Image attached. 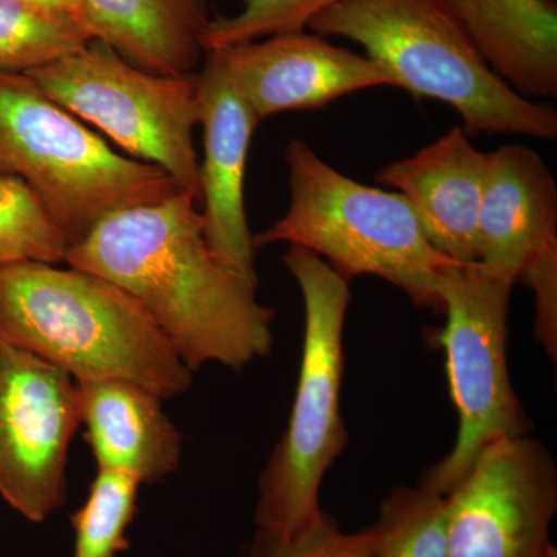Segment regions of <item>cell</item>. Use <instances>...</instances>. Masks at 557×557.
<instances>
[{"label":"cell","mask_w":557,"mask_h":557,"mask_svg":"<svg viewBox=\"0 0 557 557\" xmlns=\"http://www.w3.org/2000/svg\"><path fill=\"white\" fill-rule=\"evenodd\" d=\"M196 201L178 193L110 214L70 247L65 263L137 300L193 372L240 370L270 355L274 310L209 247Z\"/></svg>","instance_id":"1"},{"label":"cell","mask_w":557,"mask_h":557,"mask_svg":"<svg viewBox=\"0 0 557 557\" xmlns=\"http://www.w3.org/2000/svg\"><path fill=\"white\" fill-rule=\"evenodd\" d=\"M0 344L27 351L75 381L126 380L163 401L193 384V370L137 300L72 267H0Z\"/></svg>","instance_id":"2"},{"label":"cell","mask_w":557,"mask_h":557,"mask_svg":"<svg viewBox=\"0 0 557 557\" xmlns=\"http://www.w3.org/2000/svg\"><path fill=\"white\" fill-rule=\"evenodd\" d=\"M282 260L302 293V361L287 431L259 479L249 557L276 556L321 518L322 480L347 445L341 387L350 281L296 245Z\"/></svg>","instance_id":"3"},{"label":"cell","mask_w":557,"mask_h":557,"mask_svg":"<svg viewBox=\"0 0 557 557\" xmlns=\"http://www.w3.org/2000/svg\"><path fill=\"white\" fill-rule=\"evenodd\" d=\"M309 30L359 44L412 97L456 110L469 137L557 138L556 109L523 97L496 75L445 0H339Z\"/></svg>","instance_id":"4"},{"label":"cell","mask_w":557,"mask_h":557,"mask_svg":"<svg viewBox=\"0 0 557 557\" xmlns=\"http://www.w3.org/2000/svg\"><path fill=\"white\" fill-rule=\"evenodd\" d=\"M285 163L287 212L252 236L256 249L277 242L310 249L348 281L384 278L417 307L443 313L442 278L454 260L429 242L401 194L347 177L300 138L288 143Z\"/></svg>","instance_id":"5"},{"label":"cell","mask_w":557,"mask_h":557,"mask_svg":"<svg viewBox=\"0 0 557 557\" xmlns=\"http://www.w3.org/2000/svg\"><path fill=\"white\" fill-rule=\"evenodd\" d=\"M0 175L35 193L70 247L110 214L183 193L156 164L116 153L27 73L0 72Z\"/></svg>","instance_id":"6"},{"label":"cell","mask_w":557,"mask_h":557,"mask_svg":"<svg viewBox=\"0 0 557 557\" xmlns=\"http://www.w3.org/2000/svg\"><path fill=\"white\" fill-rule=\"evenodd\" d=\"M515 285V278L480 262H453L443 274L446 325L437 339L446 354L458 434L453 450L420 483L442 496H448L490 443L530 435L533 429L509 379L508 313Z\"/></svg>","instance_id":"7"},{"label":"cell","mask_w":557,"mask_h":557,"mask_svg":"<svg viewBox=\"0 0 557 557\" xmlns=\"http://www.w3.org/2000/svg\"><path fill=\"white\" fill-rule=\"evenodd\" d=\"M47 97L109 135L135 160L166 171L200 197L194 129L200 124L197 73L163 76L124 61L98 40L27 73Z\"/></svg>","instance_id":"8"},{"label":"cell","mask_w":557,"mask_h":557,"mask_svg":"<svg viewBox=\"0 0 557 557\" xmlns=\"http://www.w3.org/2000/svg\"><path fill=\"white\" fill-rule=\"evenodd\" d=\"M81 424L76 381L0 344V498L44 523L67 500L69 450Z\"/></svg>","instance_id":"9"},{"label":"cell","mask_w":557,"mask_h":557,"mask_svg":"<svg viewBox=\"0 0 557 557\" xmlns=\"http://www.w3.org/2000/svg\"><path fill=\"white\" fill-rule=\"evenodd\" d=\"M446 502L449 557H557V468L539 440L490 443Z\"/></svg>","instance_id":"10"},{"label":"cell","mask_w":557,"mask_h":557,"mask_svg":"<svg viewBox=\"0 0 557 557\" xmlns=\"http://www.w3.org/2000/svg\"><path fill=\"white\" fill-rule=\"evenodd\" d=\"M214 51L259 121L282 112L321 109L373 87L401 89L383 64L317 33H281Z\"/></svg>","instance_id":"11"},{"label":"cell","mask_w":557,"mask_h":557,"mask_svg":"<svg viewBox=\"0 0 557 557\" xmlns=\"http://www.w3.org/2000/svg\"><path fill=\"white\" fill-rule=\"evenodd\" d=\"M197 90L205 143L200 164L205 236L225 265L258 285L256 247L245 208V171L260 121L218 51L205 53Z\"/></svg>","instance_id":"12"},{"label":"cell","mask_w":557,"mask_h":557,"mask_svg":"<svg viewBox=\"0 0 557 557\" xmlns=\"http://www.w3.org/2000/svg\"><path fill=\"white\" fill-rule=\"evenodd\" d=\"M478 248V262L516 282L557 251L556 180L536 150L504 145L487 152Z\"/></svg>","instance_id":"13"},{"label":"cell","mask_w":557,"mask_h":557,"mask_svg":"<svg viewBox=\"0 0 557 557\" xmlns=\"http://www.w3.org/2000/svg\"><path fill=\"white\" fill-rule=\"evenodd\" d=\"M487 152L454 127L412 157L376 172V182L409 201L429 242L454 262L479 260L478 222Z\"/></svg>","instance_id":"14"},{"label":"cell","mask_w":557,"mask_h":557,"mask_svg":"<svg viewBox=\"0 0 557 557\" xmlns=\"http://www.w3.org/2000/svg\"><path fill=\"white\" fill-rule=\"evenodd\" d=\"M81 424L100 471L134 475L141 485L177 471L182 437L163 399L126 380L76 381Z\"/></svg>","instance_id":"15"},{"label":"cell","mask_w":557,"mask_h":557,"mask_svg":"<svg viewBox=\"0 0 557 557\" xmlns=\"http://www.w3.org/2000/svg\"><path fill=\"white\" fill-rule=\"evenodd\" d=\"M209 21L208 0H81L79 22L90 39L156 75L197 73Z\"/></svg>","instance_id":"16"},{"label":"cell","mask_w":557,"mask_h":557,"mask_svg":"<svg viewBox=\"0 0 557 557\" xmlns=\"http://www.w3.org/2000/svg\"><path fill=\"white\" fill-rule=\"evenodd\" d=\"M493 72L531 100L557 97L555 0H445Z\"/></svg>","instance_id":"17"},{"label":"cell","mask_w":557,"mask_h":557,"mask_svg":"<svg viewBox=\"0 0 557 557\" xmlns=\"http://www.w3.org/2000/svg\"><path fill=\"white\" fill-rule=\"evenodd\" d=\"M366 531L373 557H449L448 502L423 485L395 487Z\"/></svg>","instance_id":"18"},{"label":"cell","mask_w":557,"mask_h":557,"mask_svg":"<svg viewBox=\"0 0 557 557\" xmlns=\"http://www.w3.org/2000/svg\"><path fill=\"white\" fill-rule=\"evenodd\" d=\"M90 36L75 17L0 0V72L28 73L75 53Z\"/></svg>","instance_id":"19"},{"label":"cell","mask_w":557,"mask_h":557,"mask_svg":"<svg viewBox=\"0 0 557 557\" xmlns=\"http://www.w3.org/2000/svg\"><path fill=\"white\" fill-rule=\"evenodd\" d=\"M70 242L21 178L0 175V267L65 262Z\"/></svg>","instance_id":"20"},{"label":"cell","mask_w":557,"mask_h":557,"mask_svg":"<svg viewBox=\"0 0 557 557\" xmlns=\"http://www.w3.org/2000/svg\"><path fill=\"white\" fill-rule=\"evenodd\" d=\"M139 487L134 475L98 469L87 500L72 516L73 557H119L129 548L126 534L137 512Z\"/></svg>","instance_id":"21"},{"label":"cell","mask_w":557,"mask_h":557,"mask_svg":"<svg viewBox=\"0 0 557 557\" xmlns=\"http://www.w3.org/2000/svg\"><path fill=\"white\" fill-rule=\"evenodd\" d=\"M336 2L339 0H244L239 13L211 17L201 47L207 53L281 33L304 32Z\"/></svg>","instance_id":"22"},{"label":"cell","mask_w":557,"mask_h":557,"mask_svg":"<svg viewBox=\"0 0 557 557\" xmlns=\"http://www.w3.org/2000/svg\"><path fill=\"white\" fill-rule=\"evenodd\" d=\"M273 557H373L368 531L344 533L329 515L299 534Z\"/></svg>","instance_id":"23"},{"label":"cell","mask_w":557,"mask_h":557,"mask_svg":"<svg viewBox=\"0 0 557 557\" xmlns=\"http://www.w3.org/2000/svg\"><path fill=\"white\" fill-rule=\"evenodd\" d=\"M536 295L539 339L556 358L557 347V251L545 255L522 274Z\"/></svg>","instance_id":"24"},{"label":"cell","mask_w":557,"mask_h":557,"mask_svg":"<svg viewBox=\"0 0 557 557\" xmlns=\"http://www.w3.org/2000/svg\"><path fill=\"white\" fill-rule=\"evenodd\" d=\"M24 2L38 7V9L53 11V13L67 14V16L79 21L81 0H24Z\"/></svg>","instance_id":"25"}]
</instances>
